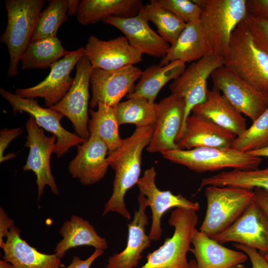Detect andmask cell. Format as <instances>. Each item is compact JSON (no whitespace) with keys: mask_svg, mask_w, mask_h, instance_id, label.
I'll return each instance as SVG.
<instances>
[{"mask_svg":"<svg viewBox=\"0 0 268 268\" xmlns=\"http://www.w3.org/2000/svg\"><path fill=\"white\" fill-rule=\"evenodd\" d=\"M155 127L154 124L136 128L130 136L123 139L118 149L108 154L107 161L115 175L113 192L104 206L103 215L115 212L131 220L125 196L131 188L137 184L140 178L142 151L149 144Z\"/></svg>","mask_w":268,"mask_h":268,"instance_id":"6da1fadb","label":"cell"},{"mask_svg":"<svg viewBox=\"0 0 268 268\" xmlns=\"http://www.w3.org/2000/svg\"><path fill=\"white\" fill-rule=\"evenodd\" d=\"M224 66L268 96V55L255 42L244 21L232 33Z\"/></svg>","mask_w":268,"mask_h":268,"instance_id":"7a4b0ae2","label":"cell"},{"mask_svg":"<svg viewBox=\"0 0 268 268\" xmlns=\"http://www.w3.org/2000/svg\"><path fill=\"white\" fill-rule=\"evenodd\" d=\"M45 2L44 0H5L7 23L0 36V41L8 49L9 77L18 74V63L31 41L37 21Z\"/></svg>","mask_w":268,"mask_h":268,"instance_id":"3957f363","label":"cell"},{"mask_svg":"<svg viewBox=\"0 0 268 268\" xmlns=\"http://www.w3.org/2000/svg\"><path fill=\"white\" fill-rule=\"evenodd\" d=\"M247 14V0H205L200 22L213 54L224 58L232 33Z\"/></svg>","mask_w":268,"mask_h":268,"instance_id":"277c9868","label":"cell"},{"mask_svg":"<svg viewBox=\"0 0 268 268\" xmlns=\"http://www.w3.org/2000/svg\"><path fill=\"white\" fill-rule=\"evenodd\" d=\"M207 208L200 231L212 237L234 223L254 200V192L231 186H206Z\"/></svg>","mask_w":268,"mask_h":268,"instance_id":"5b68a950","label":"cell"},{"mask_svg":"<svg viewBox=\"0 0 268 268\" xmlns=\"http://www.w3.org/2000/svg\"><path fill=\"white\" fill-rule=\"evenodd\" d=\"M196 211L187 208H176L171 212L168 223L174 228L171 237L165 239L158 249L150 253L146 263L139 268H190L187 254L198 217Z\"/></svg>","mask_w":268,"mask_h":268,"instance_id":"8992f818","label":"cell"},{"mask_svg":"<svg viewBox=\"0 0 268 268\" xmlns=\"http://www.w3.org/2000/svg\"><path fill=\"white\" fill-rule=\"evenodd\" d=\"M161 153L164 158L198 173L216 171L225 168L253 170L258 169L262 161L261 157L232 147L177 149Z\"/></svg>","mask_w":268,"mask_h":268,"instance_id":"52a82bcc","label":"cell"},{"mask_svg":"<svg viewBox=\"0 0 268 268\" xmlns=\"http://www.w3.org/2000/svg\"><path fill=\"white\" fill-rule=\"evenodd\" d=\"M224 64V58L213 53L209 54L192 63L170 84L171 94L183 98L186 103L183 126L177 139L182 135L186 120L193 108L206 100L208 78L216 69L223 66Z\"/></svg>","mask_w":268,"mask_h":268,"instance_id":"ba28073f","label":"cell"},{"mask_svg":"<svg viewBox=\"0 0 268 268\" xmlns=\"http://www.w3.org/2000/svg\"><path fill=\"white\" fill-rule=\"evenodd\" d=\"M27 132L24 146L29 148L24 171H33L36 176L38 200L43 194L44 189L48 186L52 192L59 195V191L51 172L50 159L54 153L57 136H46L42 129L37 124L34 118L30 116L25 124Z\"/></svg>","mask_w":268,"mask_h":268,"instance_id":"9c48e42d","label":"cell"},{"mask_svg":"<svg viewBox=\"0 0 268 268\" xmlns=\"http://www.w3.org/2000/svg\"><path fill=\"white\" fill-rule=\"evenodd\" d=\"M0 94L9 102L14 114L17 112L29 114L34 118L38 126L56 135L57 140L54 153L58 158L62 157L71 147L86 141L63 127L61 124L64 117L63 114L51 108L40 106L37 99L22 98L2 88H0Z\"/></svg>","mask_w":268,"mask_h":268,"instance_id":"30bf717a","label":"cell"},{"mask_svg":"<svg viewBox=\"0 0 268 268\" xmlns=\"http://www.w3.org/2000/svg\"><path fill=\"white\" fill-rule=\"evenodd\" d=\"M76 66L75 75L70 89L65 97L51 108L67 117L73 125L76 134L87 140L90 137L88 128L89 85L92 68L85 56Z\"/></svg>","mask_w":268,"mask_h":268,"instance_id":"8fae6325","label":"cell"},{"mask_svg":"<svg viewBox=\"0 0 268 268\" xmlns=\"http://www.w3.org/2000/svg\"><path fill=\"white\" fill-rule=\"evenodd\" d=\"M142 73V70L134 66L112 70L92 68L90 107H97L99 102L116 107L125 96L134 92V83Z\"/></svg>","mask_w":268,"mask_h":268,"instance_id":"7c38bea8","label":"cell"},{"mask_svg":"<svg viewBox=\"0 0 268 268\" xmlns=\"http://www.w3.org/2000/svg\"><path fill=\"white\" fill-rule=\"evenodd\" d=\"M84 56V47L69 51L63 58L53 63L44 80L31 87L17 89L15 94L23 98H43L45 106L51 108L58 103L70 89L73 78L70 72L79 60Z\"/></svg>","mask_w":268,"mask_h":268,"instance_id":"4fadbf2b","label":"cell"},{"mask_svg":"<svg viewBox=\"0 0 268 268\" xmlns=\"http://www.w3.org/2000/svg\"><path fill=\"white\" fill-rule=\"evenodd\" d=\"M210 77L230 103L254 122L268 108V96L257 91L224 66L216 69Z\"/></svg>","mask_w":268,"mask_h":268,"instance_id":"5bb4252c","label":"cell"},{"mask_svg":"<svg viewBox=\"0 0 268 268\" xmlns=\"http://www.w3.org/2000/svg\"><path fill=\"white\" fill-rule=\"evenodd\" d=\"M185 99L171 94L156 104L155 129L146 149L150 153L178 149L177 138L183 126Z\"/></svg>","mask_w":268,"mask_h":268,"instance_id":"9a60e30c","label":"cell"},{"mask_svg":"<svg viewBox=\"0 0 268 268\" xmlns=\"http://www.w3.org/2000/svg\"><path fill=\"white\" fill-rule=\"evenodd\" d=\"M221 244L234 242L268 254V219L254 201L244 213L222 233L212 237Z\"/></svg>","mask_w":268,"mask_h":268,"instance_id":"2e32d148","label":"cell"},{"mask_svg":"<svg viewBox=\"0 0 268 268\" xmlns=\"http://www.w3.org/2000/svg\"><path fill=\"white\" fill-rule=\"evenodd\" d=\"M156 172L154 166L145 170L137 183L140 193L147 199L152 212V222L149 233L151 241L160 239L162 234L161 219L172 208H187L198 211L200 204L193 202L181 194L174 195L171 191H161L156 186Z\"/></svg>","mask_w":268,"mask_h":268,"instance_id":"e0dca14e","label":"cell"},{"mask_svg":"<svg viewBox=\"0 0 268 268\" xmlns=\"http://www.w3.org/2000/svg\"><path fill=\"white\" fill-rule=\"evenodd\" d=\"M84 56L92 68L112 70L140 63L142 55L129 44L125 36L104 41L91 35L84 47Z\"/></svg>","mask_w":268,"mask_h":268,"instance_id":"ac0fdd59","label":"cell"},{"mask_svg":"<svg viewBox=\"0 0 268 268\" xmlns=\"http://www.w3.org/2000/svg\"><path fill=\"white\" fill-rule=\"evenodd\" d=\"M76 147L77 154L68 166L69 173L83 185L99 182L106 175L109 166L107 145L99 137L90 135Z\"/></svg>","mask_w":268,"mask_h":268,"instance_id":"d6986e66","label":"cell"},{"mask_svg":"<svg viewBox=\"0 0 268 268\" xmlns=\"http://www.w3.org/2000/svg\"><path fill=\"white\" fill-rule=\"evenodd\" d=\"M138 209L133 219L128 223V236L126 248L119 253L109 257L106 268H134L142 258L144 250L150 247L151 240L146 233L148 216L146 213L148 203L146 198L139 193L137 197Z\"/></svg>","mask_w":268,"mask_h":268,"instance_id":"ffe728a7","label":"cell"},{"mask_svg":"<svg viewBox=\"0 0 268 268\" xmlns=\"http://www.w3.org/2000/svg\"><path fill=\"white\" fill-rule=\"evenodd\" d=\"M103 22L122 31L131 46L142 55L163 58L169 50V44L150 28L148 21L139 12L128 18L110 17Z\"/></svg>","mask_w":268,"mask_h":268,"instance_id":"44dd1931","label":"cell"},{"mask_svg":"<svg viewBox=\"0 0 268 268\" xmlns=\"http://www.w3.org/2000/svg\"><path fill=\"white\" fill-rule=\"evenodd\" d=\"M237 136L203 116L193 114L186 120L184 131L176 141L178 149L231 147Z\"/></svg>","mask_w":268,"mask_h":268,"instance_id":"7402d4cb","label":"cell"},{"mask_svg":"<svg viewBox=\"0 0 268 268\" xmlns=\"http://www.w3.org/2000/svg\"><path fill=\"white\" fill-rule=\"evenodd\" d=\"M21 230L12 227L2 247L3 259L14 268H61L64 265L55 254H46L30 245L20 236Z\"/></svg>","mask_w":268,"mask_h":268,"instance_id":"603a6c76","label":"cell"},{"mask_svg":"<svg viewBox=\"0 0 268 268\" xmlns=\"http://www.w3.org/2000/svg\"><path fill=\"white\" fill-rule=\"evenodd\" d=\"M192 244L198 268H230L248 259L244 252L228 249L196 228Z\"/></svg>","mask_w":268,"mask_h":268,"instance_id":"cb8c5ba5","label":"cell"},{"mask_svg":"<svg viewBox=\"0 0 268 268\" xmlns=\"http://www.w3.org/2000/svg\"><path fill=\"white\" fill-rule=\"evenodd\" d=\"M192 112L207 118L237 136L247 129L246 119L214 85L208 90L206 100L194 107Z\"/></svg>","mask_w":268,"mask_h":268,"instance_id":"d4e9b609","label":"cell"},{"mask_svg":"<svg viewBox=\"0 0 268 268\" xmlns=\"http://www.w3.org/2000/svg\"><path fill=\"white\" fill-rule=\"evenodd\" d=\"M212 53L206 40L200 20L187 23L176 41L161 60L160 66L175 61L184 63L197 61Z\"/></svg>","mask_w":268,"mask_h":268,"instance_id":"484cf974","label":"cell"},{"mask_svg":"<svg viewBox=\"0 0 268 268\" xmlns=\"http://www.w3.org/2000/svg\"><path fill=\"white\" fill-rule=\"evenodd\" d=\"M60 233L63 239L54 251L60 259L65 256L68 250L79 246H92L104 251L108 248L106 239L98 234L89 221L77 215H72L69 220L64 222Z\"/></svg>","mask_w":268,"mask_h":268,"instance_id":"4316f807","label":"cell"},{"mask_svg":"<svg viewBox=\"0 0 268 268\" xmlns=\"http://www.w3.org/2000/svg\"><path fill=\"white\" fill-rule=\"evenodd\" d=\"M142 5L141 0H82L76 18L83 25L103 21L110 17L128 18L137 15Z\"/></svg>","mask_w":268,"mask_h":268,"instance_id":"83f0119b","label":"cell"},{"mask_svg":"<svg viewBox=\"0 0 268 268\" xmlns=\"http://www.w3.org/2000/svg\"><path fill=\"white\" fill-rule=\"evenodd\" d=\"M186 67V63L181 61H173L164 66L154 65L147 67L142 71L134 92L127 95V98H143L151 103H155L162 88L169 81L177 78Z\"/></svg>","mask_w":268,"mask_h":268,"instance_id":"f1b7e54d","label":"cell"},{"mask_svg":"<svg viewBox=\"0 0 268 268\" xmlns=\"http://www.w3.org/2000/svg\"><path fill=\"white\" fill-rule=\"evenodd\" d=\"M98 109L89 110L91 118L88 123L90 135L99 137L107 145L110 153L121 145L123 139L119 134L118 123L114 107L102 102L98 103Z\"/></svg>","mask_w":268,"mask_h":268,"instance_id":"f546056e","label":"cell"},{"mask_svg":"<svg viewBox=\"0 0 268 268\" xmlns=\"http://www.w3.org/2000/svg\"><path fill=\"white\" fill-rule=\"evenodd\" d=\"M208 186H231L249 190L260 188L268 192V165L262 169H233L204 178L201 181L199 190Z\"/></svg>","mask_w":268,"mask_h":268,"instance_id":"4dcf8cb0","label":"cell"},{"mask_svg":"<svg viewBox=\"0 0 268 268\" xmlns=\"http://www.w3.org/2000/svg\"><path fill=\"white\" fill-rule=\"evenodd\" d=\"M68 52L57 37L31 41L21 57V68H47Z\"/></svg>","mask_w":268,"mask_h":268,"instance_id":"1f68e13d","label":"cell"},{"mask_svg":"<svg viewBox=\"0 0 268 268\" xmlns=\"http://www.w3.org/2000/svg\"><path fill=\"white\" fill-rule=\"evenodd\" d=\"M139 13L154 24L158 34L170 45L176 41L187 24L161 6L157 0H151L142 5Z\"/></svg>","mask_w":268,"mask_h":268,"instance_id":"d6a6232c","label":"cell"},{"mask_svg":"<svg viewBox=\"0 0 268 268\" xmlns=\"http://www.w3.org/2000/svg\"><path fill=\"white\" fill-rule=\"evenodd\" d=\"M115 108L120 125L133 124L139 128L155 124L156 103H151L145 98L128 99L120 102Z\"/></svg>","mask_w":268,"mask_h":268,"instance_id":"836d02e7","label":"cell"},{"mask_svg":"<svg viewBox=\"0 0 268 268\" xmlns=\"http://www.w3.org/2000/svg\"><path fill=\"white\" fill-rule=\"evenodd\" d=\"M68 0H50L39 14L31 41L57 37L59 27L67 19Z\"/></svg>","mask_w":268,"mask_h":268,"instance_id":"e575fe53","label":"cell"},{"mask_svg":"<svg viewBox=\"0 0 268 268\" xmlns=\"http://www.w3.org/2000/svg\"><path fill=\"white\" fill-rule=\"evenodd\" d=\"M268 146V108L235 138L231 147L245 152Z\"/></svg>","mask_w":268,"mask_h":268,"instance_id":"d590c367","label":"cell"},{"mask_svg":"<svg viewBox=\"0 0 268 268\" xmlns=\"http://www.w3.org/2000/svg\"><path fill=\"white\" fill-rule=\"evenodd\" d=\"M163 8L186 23L200 20L202 9L192 0H157Z\"/></svg>","mask_w":268,"mask_h":268,"instance_id":"8d00e7d4","label":"cell"},{"mask_svg":"<svg viewBox=\"0 0 268 268\" xmlns=\"http://www.w3.org/2000/svg\"><path fill=\"white\" fill-rule=\"evenodd\" d=\"M243 21L257 46L268 55V21L248 14Z\"/></svg>","mask_w":268,"mask_h":268,"instance_id":"74e56055","label":"cell"},{"mask_svg":"<svg viewBox=\"0 0 268 268\" xmlns=\"http://www.w3.org/2000/svg\"><path fill=\"white\" fill-rule=\"evenodd\" d=\"M23 132L21 127L11 129L3 128L0 131V162L14 158V153L4 155V151L10 143Z\"/></svg>","mask_w":268,"mask_h":268,"instance_id":"f35d334b","label":"cell"},{"mask_svg":"<svg viewBox=\"0 0 268 268\" xmlns=\"http://www.w3.org/2000/svg\"><path fill=\"white\" fill-rule=\"evenodd\" d=\"M233 246L248 256L252 263L251 268H268V262L256 249L239 243L234 244Z\"/></svg>","mask_w":268,"mask_h":268,"instance_id":"ab89813d","label":"cell"},{"mask_svg":"<svg viewBox=\"0 0 268 268\" xmlns=\"http://www.w3.org/2000/svg\"><path fill=\"white\" fill-rule=\"evenodd\" d=\"M248 14L268 21V0H247Z\"/></svg>","mask_w":268,"mask_h":268,"instance_id":"60d3db41","label":"cell"},{"mask_svg":"<svg viewBox=\"0 0 268 268\" xmlns=\"http://www.w3.org/2000/svg\"><path fill=\"white\" fill-rule=\"evenodd\" d=\"M104 253V250L95 249L94 252L87 259L83 260L77 256L73 257L71 262L67 267L61 268H90L92 263Z\"/></svg>","mask_w":268,"mask_h":268,"instance_id":"b9f144b4","label":"cell"},{"mask_svg":"<svg viewBox=\"0 0 268 268\" xmlns=\"http://www.w3.org/2000/svg\"><path fill=\"white\" fill-rule=\"evenodd\" d=\"M14 226V221L9 218L3 208L0 207V247L4 245V238H6L10 228Z\"/></svg>","mask_w":268,"mask_h":268,"instance_id":"7bdbcfd3","label":"cell"},{"mask_svg":"<svg viewBox=\"0 0 268 268\" xmlns=\"http://www.w3.org/2000/svg\"><path fill=\"white\" fill-rule=\"evenodd\" d=\"M254 201L262 209L268 219V192L260 188H255Z\"/></svg>","mask_w":268,"mask_h":268,"instance_id":"ee69618b","label":"cell"},{"mask_svg":"<svg viewBox=\"0 0 268 268\" xmlns=\"http://www.w3.org/2000/svg\"><path fill=\"white\" fill-rule=\"evenodd\" d=\"M68 6L67 14L69 15H74L77 13L80 0H68Z\"/></svg>","mask_w":268,"mask_h":268,"instance_id":"f6af8a7d","label":"cell"},{"mask_svg":"<svg viewBox=\"0 0 268 268\" xmlns=\"http://www.w3.org/2000/svg\"><path fill=\"white\" fill-rule=\"evenodd\" d=\"M252 155L263 157H268V146L262 149L256 150L252 151L247 152Z\"/></svg>","mask_w":268,"mask_h":268,"instance_id":"bcb514c9","label":"cell"},{"mask_svg":"<svg viewBox=\"0 0 268 268\" xmlns=\"http://www.w3.org/2000/svg\"><path fill=\"white\" fill-rule=\"evenodd\" d=\"M0 268H14L13 266L3 259L0 260Z\"/></svg>","mask_w":268,"mask_h":268,"instance_id":"7dc6e473","label":"cell"},{"mask_svg":"<svg viewBox=\"0 0 268 268\" xmlns=\"http://www.w3.org/2000/svg\"><path fill=\"white\" fill-rule=\"evenodd\" d=\"M190 268H198L196 261L195 260H191L189 262Z\"/></svg>","mask_w":268,"mask_h":268,"instance_id":"c3c4849f","label":"cell"},{"mask_svg":"<svg viewBox=\"0 0 268 268\" xmlns=\"http://www.w3.org/2000/svg\"><path fill=\"white\" fill-rule=\"evenodd\" d=\"M230 268H245V267L244 265L241 264V265H237L236 266L231 267Z\"/></svg>","mask_w":268,"mask_h":268,"instance_id":"681fc988","label":"cell"},{"mask_svg":"<svg viewBox=\"0 0 268 268\" xmlns=\"http://www.w3.org/2000/svg\"><path fill=\"white\" fill-rule=\"evenodd\" d=\"M265 258L268 262V254L264 255Z\"/></svg>","mask_w":268,"mask_h":268,"instance_id":"f907efd6","label":"cell"}]
</instances>
